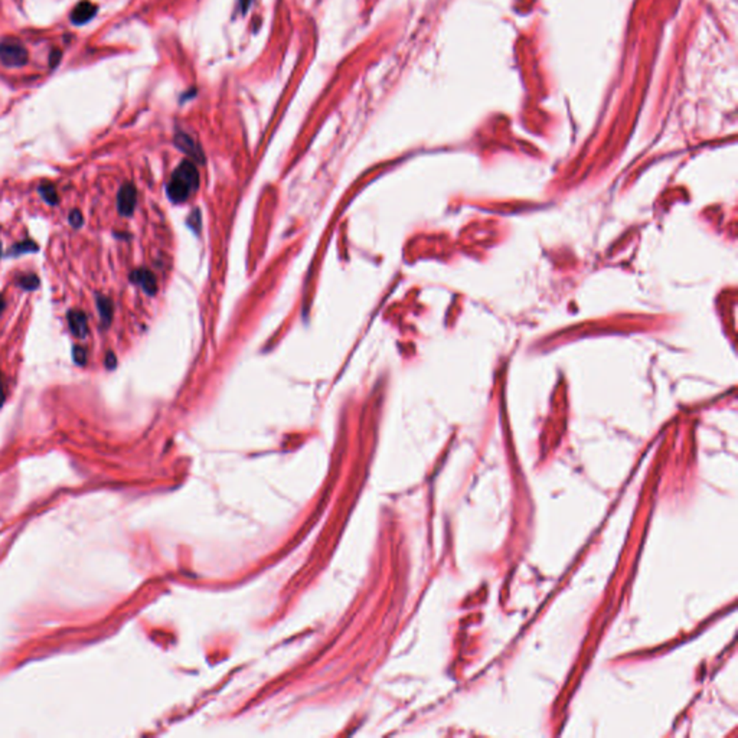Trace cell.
<instances>
[{
  "mask_svg": "<svg viewBox=\"0 0 738 738\" xmlns=\"http://www.w3.org/2000/svg\"><path fill=\"white\" fill-rule=\"evenodd\" d=\"M199 186V173L195 165L189 161H183L176 171L172 173L171 182L168 185L169 198L176 202H185Z\"/></svg>",
  "mask_w": 738,
  "mask_h": 738,
  "instance_id": "6da1fadb",
  "label": "cell"
},
{
  "mask_svg": "<svg viewBox=\"0 0 738 738\" xmlns=\"http://www.w3.org/2000/svg\"><path fill=\"white\" fill-rule=\"evenodd\" d=\"M0 62L6 66H22L28 62V51L24 44L16 39H5L0 42Z\"/></svg>",
  "mask_w": 738,
  "mask_h": 738,
  "instance_id": "7a4b0ae2",
  "label": "cell"
},
{
  "mask_svg": "<svg viewBox=\"0 0 738 738\" xmlns=\"http://www.w3.org/2000/svg\"><path fill=\"white\" fill-rule=\"evenodd\" d=\"M137 191L131 183H124L117 195V208L123 216H130L136 208Z\"/></svg>",
  "mask_w": 738,
  "mask_h": 738,
  "instance_id": "3957f363",
  "label": "cell"
},
{
  "mask_svg": "<svg viewBox=\"0 0 738 738\" xmlns=\"http://www.w3.org/2000/svg\"><path fill=\"white\" fill-rule=\"evenodd\" d=\"M68 323H69V329L71 332L79 336V338H84L89 332V323H87V316L84 312L81 310H71L68 313Z\"/></svg>",
  "mask_w": 738,
  "mask_h": 738,
  "instance_id": "277c9868",
  "label": "cell"
},
{
  "mask_svg": "<svg viewBox=\"0 0 738 738\" xmlns=\"http://www.w3.org/2000/svg\"><path fill=\"white\" fill-rule=\"evenodd\" d=\"M96 5H93L91 2H81L79 4L76 8H74L72 11V15H71V21L72 24L76 25H83L86 22H89L94 15H96Z\"/></svg>",
  "mask_w": 738,
  "mask_h": 738,
  "instance_id": "5b68a950",
  "label": "cell"
},
{
  "mask_svg": "<svg viewBox=\"0 0 738 738\" xmlns=\"http://www.w3.org/2000/svg\"><path fill=\"white\" fill-rule=\"evenodd\" d=\"M131 278H133L137 284H140V285L144 288V291H147L149 294H155V293H156V290H158V287H156V278H155V276H153L151 271H147V270H137V271H134V274L131 276Z\"/></svg>",
  "mask_w": 738,
  "mask_h": 738,
  "instance_id": "8992f818",
  "label": "cell"
},
{
  "mask_svg": "<svg viewBox=\"0 0 738 738\" xmlns=\"http://www.w3.org/2000/svg\"><path fill=\"white\" fill-rule=\"evenodd\" d=\"M97 306H98L101 322L106 326H108L110 322H111V318H113V302L108 298H106V296H98L97 298Z\"/></svg>",
  "mask_w": 738,
  "mask_h": 738,
  "instance_id": "52a82bcc",
  "label": "cell"
},
{
  "mask_svg": "<svg viewBox=\"0 0 738 738\" xmlns=\"http://www.w3.org/2000/svg\"><path fill=\"white\" fill-rule=\"evenodd\" d=\"M176 143H178V146L181 147V149H183V151H185L186 153H189L192 158H195V159H198V161H202V158H201V152L196 149L195 144H193V141H192L189 137H186V136H183V134H179V136L176 137Z\"/></svg>",
  "mask_w": 738,
  "mask_h": 738,
  "instance_id": "ba28073f",
  "label": "cell"
},
{
  "mask_svg": "<svg viewBox=\"0 0 738 738\" xmlns=\"http://www.w3.org/2000/svg\"><path fill=\"white\" fill-rule=\"evenodd\" d=\"M39 193L41 196L44 198L45 202H48L49 205H56L58 201H59V196H58V192L55 189V186L49 182H45L39 186Z\"/></svg>",
  "mask_w": 738,
  "mask_h": 738,
  "instance_id": "9c48e42d",
  "label": "cell"
},
{
  "mask_svg": "<svg viewBox=\"0 0 738 738\" xmlns=\"http://www.w3.org/2000/svg\"><path fill=\"white\" fill-rule=\"evenodd\" d=\"M38 284H39V278L35 274H25L19 280V285L24 287L25 290H34L38 287Z\"/></svg>",
  "mask_w": 738,
  "mask_h": 738,
  "instance_id": "30bf717a",
  "label": "cell"
},
{
  "mask_svg": "<svg viewBox=\"0 0 738 738\" xmlns=\"http://www.w3.org/2000/svg\"><path fill=\"white\" fill-rule=\"evenodd\" d=\"M32 251H36V244H34L32 241H25V243H21V244H16L12 250H11V254H22V253H32Z\"/></svg>",
  "mask_w": 738,
  "mask_h": 738,
  "instance_id": "8fae6325",
  "label": "cell"
},
{
  "mask_svg": "<svg viewBox=\"0 0 738 738\" xmlns=\"http://www.w3.org/2000/svg\"><path fill=\"white\" fill-rule=\"evenodd\" d=\"M83 215L79 209H74L71 213H69V223L74 228H80L83 226Z\"/></svg>",
  "mask_w": 738,
  "mask_h": 738,
  "instance_id": "7c38bea8",
  "label": "cell"
},
{
  "mask_svg": "<svg viewBox=\"0 0 738 738\" xmlns=\"http://www.w3.org/2000/svg\"><path fill=\"white\" fill-rule=\"evenodd\" d=\"M74 360L77 362V365H86L87 362V353L86 350L81 348V346H76L74 348Z\"/></svg>",
  "mask_w": 738,
  "mask_h": 738,
  "instance_id": "4fadbf2b",
  "label": "cell"
},
{
  "mask_svg": "<svg viewBox=\"0 0 738 738\" xmlns=\"http://www.w3.org/2000/svg\"><path fill=\"white\" fill-rule=\"evenodd\" d=\"M104 363H106V366H107L108 369H114V368H116V365H117V358H116V355H114L113 352H107Z\"/></svg>",
  "mask_w": 738,
  "mask_h": 738,
  "instance_id": "5bb4252c",
  "label": "cell"
},
{
  "mask_svg": "<svg viewBox=\"0 0 738 738\" xmlns=\"http://www.w3.org/2000/svg\"><path fill=\"white\" fill-rule=\"evenodd\" d=\"M4 403H5V387H4L2 373H0V407L4 405Z\"/></svg>",
  "mask_w": 738,
  "mask_h": 738,
  "instance_id": "9a60e30c",
  "label": "cell"
},
{
  "mask_svg": "<svg viewBox=\"0 0 738 738\" xmlns=\"http://www.w3.org/2000/svg\"><path fill=\"white\" fill-rule=\"evenodd\" d=\"M238 4H240V9H241V11H243V14H244V12L247 11V8L250 6L251 0H238Z\"/></svg>",
  "mask_w": 738,
  "mask_h": 738,
  "instance_id": "2e32d148",
  "label": "cell"
},
{
  "mask_svg": "<svg viewBox=\"0 0 738 738\" xmlns=\"http://www.w3.org/2000/svg\"><path fill=\"white\" fill-rule=\"evenodd\" d=\"M5 306H6V300H5V298H4V294H0V315L4 313Z\"/></svg>",
  "mask_w": 738,
  "mask_h": 738,
  "instance_id": "e0dca14e",
  "label": "cell"
},
{
  "mask_svg": "<svg viewBox=\"0 0 738 738\" xmlns=\"http://www.w3.org/2000/svg\"><path fill=\"white\" fill-rule=\"evenodd\" d=\"M0 253H2V246H0Z\"/></svg>",
  "mask_w": 738,
  "mask_h": 738,
  "instance_id": "ac0fdd59",
  "label": "cell"
}]
</instances>
